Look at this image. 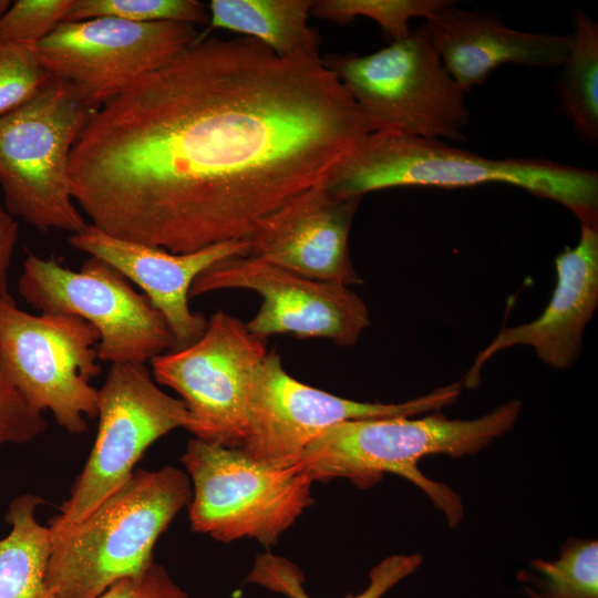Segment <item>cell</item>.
<instances>
[{
	"label": "cell",
	"mask_w": 598,
	"mask_h": 598,
	"mask_svg": "<svg viewBox=\"0 0 598 598\" xmlns=\"http://www.w3.org/2000/svg\"><path fill=\"white\" fill-rule=\"evenodd\" d=\"M367 134L322 58L203 33L90 115L71 189L105 234L189 254L246 239Z\"/></svg>",
	"instance_id": "obj_1"
},
{
	"label": "cell",
	"mask_w": 598,
	"mask_h": 598,
	"mask_svg": "<svg viewBox=\"0 0 598 598\" xmlns=\"http://www.w3.org/2000/svg\"><path fill=\"white\" fill-rule=\"evenodd\" d=\"M506 184L598 223V173L543 158L492 159L441 140L395 132L368 133L326 175L331 195L360 197L402 186L468 187Z\"/></svg>",
	"instance_id": "obj_2"
},
{
	"label": "cell",
	"mask_w": 598,
	"mask_h": 598,
	"mask_svg": "<svg viewBox=\"0 0 598 598\" xmlns=\"http://www.w3.org/2000/svg\"><path fill=\"white\" fill-rule=\"evenodd\" d=\"M522 409L511 400L474 420H451L437 412L421 419L393 416L351 420L328 427L303 451L298 466L312 482L347 478L360 488L377 484L384 473L410 481L444 513L450 527L463 517L461 497L427 478L419 462L433 454H476L516 422Z\"/></svg>",
	"instance_id": "obj_3"
},
{
	"label": "cell",
	"mask_w": 598,
	"mask_h": 598,
	"mask_svg": "<svg viewBox=\"0 0 598 598\" xmlns=\"http://www.w3.org/2000/svg\"><path fill=\"white\" fill-rule=\"evenodd\" d=\"M190 499L184 471L135 470L87 517L52 542L48 598H96L116 581L142 574L154 561L158 537Z\"/></svg>",
	"instance_id": "obj_4"
},
{
	"label": "cell",
	"mask_w": 598,
	"mask_h": 598,
	"mask_svg": "<svg viewBox=\"0 0 598 598\" xmlns=\"http://www.w3.org/2000/svg\"><path fill=\"white\" fill-rule=\"evenodd\" d=\"M92 113L71 83L53 78L0 116V188L14 218L43 233L76 234L89 225L74 200L69 167Z\"/></svg>",
	"instance_id": "obj_5"
},
{
	"label": "cell",
	"mask_w": 598,
	"mask_h": 598,
	"mask_svg": "<svg viewBox=\"0 0 598 598\" xmlns=\"http://www.w3.org/2000/svg\"><path fill=\"white\" fill-rule=\"evenodd\" d=\"M322 63L354 101L368 133L465 141V92L443 66L424 24L373 53Z\"/></svg>",
	"instance_id": "obj_6"
},
{
	"label": "cell",
	"mask_w": 598,
	"mask_h": 598,
	"mask_svg": "<svg viewBox=\"0 0 598 598\" xmlns=\"http://www.w3.org/2000/svg\"><path fill=\"white\" fill-rule=\"evenodd\" d=\"M181 461L192 484V530L219 542L274 545L313 502V482L298 465L271 466L197 437Z\"/></svg>",
	"instance_id": "obj_7"
},
{
	"label": "cell",
	"mask_w": 598,
	"mask_h": 598,
	"mask_svg": "<svg viewBox=\"0 0 598 598\" xmlns=\"http://www.w3.org/2000/svg\"><path fill=\"white\" fill-rule=\"evenodd\" d=\"M97 330L70 313L32 315L0 296V361L10 381L35 411L49 410L71 434L97 416L101 372Z\"/></svg>",
	"instance_id": "obj_8"
},
{
	"label": "cell",
	"mask_w": 598,
	"mask_h": 598,
	"mask_svg": "<svg viewBox=\"0 0 598 598\" xmlns=\"http://www.w3.org/2000/svg\"><path fill=\"white\" fill-rule=\"evenodd\" d=\"M97 434L70 496L50 520L52 542L69 533L133 474L144 452L171 431L189 430L186 404L157 386L145 364H111L99 389Z\"/></svg>",
	"instance_id": "obj_9"
},
{
	"label": "cell",
	"mask_w": 598,
	"mask_h": 598,
	"mask_svg": "<svg viewBox=\"0 0 598 598\" xmlns=\"http://www.w3.org/2000/svg\"><path fill=\"white\" fill-rule=\"evenodd\" d=\"M18 292L40 313H70L92 324L100 334L101 361L145 364L175 349L166 320L150 299L96 257L74 271L29 252Z\"/></svg>",
	"instance_id": "obj_10"
},
{
	"label": "cell",
	"mask_w": 598,
	"mask_h": 598,
	"mask_svg": "<svg viewBox=\"0 0 598 598\" xmlns=\"http://www.w3.org/2000/svg\"><path fill=\"white\" fill-rule=\"evenodd\" d=\"M268 350L240 319L217 310L193 344L151 360L154 380L181 395L188 430L208 443L240 448L255 375Z\"/></svg>",
	"instance_id": "obj_11"
},
{
	"label": "cell",
	"mask_w": 598,
	"mask_h": 598,
	"mask_svg": "<svg viewBox=\"0 0 598 598\" xmlns=\"http://www.w3.org/2000/svg\"><path fill=\"white\" fill-rule=\"evenodd\" d=\"M461 386L458 381L402 403L359 402L298 381L285 370L280 355L268 351L255 375L240 448L271 466H295L306 447L332 425L437 411L457 399Z\"/></svg>",
	"instance_id": "obj_12"
},
{
	"label": "cell",
	"mask_w": 598,
	"mask_h": 598,
	"mask_svg": "<svg viewBox=\"0 0 598 598\" xmlns=\"http://www.w3.org/2000/svg\"><path fill=\"white\" fill-rule=\"evenodd\" d=\"M198 34L189 23L96 18L61 22L34 45V51L49 74L71 83L95 112L135 81L172 61Z\"/></svg>",
	"instance_id": "obj_13"
},
{
	"label": "cell",
	"mask_w": 598,
	"mask_h": 598,
	"mask_svg": "<svg viewBox=\"0 0 598 598\" xmlns=\"http://www.w3.org/2000/svg\"><path fill=\"white\" fill-rule=\"evenodd\" d=\"M224 289L251 290L261 297L246 327L265 340L291 334L351 347L370 323L367 305L349 286L310 279L251 256L214 264L195 279L189 297Z\"/></svg>",
	"instance_id": "obj_14"
},
{
	"label": "cell",
	"mask_w": 598,
	"mask_h": 598,
	"mask_svg": "<svg viewBox=\"0 0 598 598\" xmlns=\"http://www.w3.org/2000/svg\"><path fill=\"white\" fill-rule=\"evenodd\" d=\"M360 197L329 194L320 184L261 219L246 238L248 254L310 279L360 283L349 233Z\"/></svg>",
	"instance_id": "obj_15"
},
{
	"label": "cell",
	"mask_w": 598,
	"mask_h": 598,
	"mask_svg": "<svg viewBox=\"0 0 598 598\" xmlns=\"http://www.w3.org/2000/svg\"><path fill=\"white\" fill-rule=\"evenodd\" d=\"M68 240L73 248L105 261L144 291L166 320L175 340L174 350L193 344L206 329L207 319L193 312L188 305L195 279L223 259L248 254L247 239L173 254L110 236L92 224L71 234Z\"/></svg>",
	"instance_id": "obj_16"
},
{
	"label": "cell",
	"mask_w": 598,
	"mask_h": 598,
	"mask_svg": "<svg viewBox=\"0 0 598 598\" xmlns=\"http://www.w3.org/2000/svg\"><path fill=\"white\" fill-rule=\"evenodd\" d=\"M555 266L556 286L543 313L529 323L501 330L464 377L466 388H475L482 365L509 347H532L555 369L569 368L578 358L585 328L598 306V224L580 221L577 245L558 255Z\"/></svg>",
	"instance_id": "obj_17"
},
{
	"label": "cell",
	"mask_w": 598,
	"mask_h": 598,
	"mask_svg": "<svg viewBox=\"0 0 598 598\" xmlns=\"http://www.w3.org/2000/svg\"><path fill=\"white\" fill-rule=\"evenodd\" d=\"M424 27L443 66L465 93L506 63L560 66L571 44V34L514 30L448 0L425 19Z\"/></svg>",
	"instance_id": "obj_18"
},
{
	"label": "cell",
	"mask_w": 598,
	"mask_h": 598,
	"mask_svg": "<svg viewBox=\"0 0 598 598\" xmlns=\"http://www.w3.org/2000/svg\"><path fill=\"white\" fill-rule=\"evenodd\" d=\"M315 0H212L209 30L255 39L280 58L320 59L321 39L308 24Z\"/></svg>",
	"instance_id": "obj_19"
},
{
	"label": "cell",
	"mask_w": 598,
	"mask_h": 598,
	"mask_svg": "<svg viewBox=\"0 0 598 598\" xmlns=\"http://www.w3.org/2000/svg\"><path fill=\"white\" fill-rule=\"evenodd\" d=\"M43 503L35 494H22L9 505L6 522L11 529L0 538V598H48L52 539L49 527L35 517Z\"/></svg>",
	"instance_id": "obj_20"
},
{
	"label": "cell",
	"mask_w": 598,
	"mask_h": 598,
	"mask_svg": "<svg viewBox=\"0 0 598 598\" xmlns=\"http://www.w3.org/2000/svg\"><path fill=\"white\" fill-rule=\"evenodd\" d=\"M569 52L560 65L557 95L577 137L598 145V24L577 10Z\"/></svg>",
	"instance_id": "obj_21"
},
{
	"label": "cell",
	"mask_w": 598,
	"mask_h": 598,
	"mask_svg": "<svg viewBox=\"0 0 598 598\" xmlns=\"http://www.w3.org/2000/svg\"><path fill=\"white\" fill-rule=\"evenodd\" d=\"M420 554L391 555L382 559L369 573L368 587L347 598H381L399 581L414 573L421 565ZM247 581L262 586L288 598H311L307 595L303 574L290 560L270 553L259 554Z\"/></svg>",
	"instance_id": "obj_22"
},
{
	"label": "cell",
	"mask_w": 598,
	"mask_h": 598,
	"mask_svg": "<svg viewBox=\"0 0 598 598\" xmlns=\"http://www.w3.org/2000/svg\"><path fill=\"white\" fill-rule=\"evenodd\" d=\"M538 578L532 598H598V542L568 539L556 560L532 563Z\"/></svg>",
	"instance_id": "obj_23"
},
{
	"label": "cell",
	"mask_w": 598,
	"mask_h": 598,
	"mask_svg": "<svg viewBox=\"0 0 598 598\" xmlns=\"http://www.w3.org/2000/svg\"><path fill=\"white\" fill-rule=\"evenodd\" d=\"M447 0H315L310 13L338 25L358 17L375 21L391 41L408 37L414 18L426 19Z\"/></svg>",
	"instance_id": "obj_24"
},
{
	"label": "cell",
	"mask_w": 598,
	"mask_h": 598,
	"mask_svg": "<svg viewBox=\"0 0 598 598\" xmlns=\"http://www.w3.org/2000/svg\"><path fill=\"white\" fill-rule=\"evenodd\" d=\"M114 18L137 23L206 24L209 13L197 0H74L63 22Z\"/></svg>",
	"instance_id": "obj_25"
},
{
	"label": "cell",
	"mask_w": 598,
	"mask_h": 598,
	"mask_svg": "<svg viewBox=\"0 0 598 598\" xmlns=\"http://www.w3.org/2000/svg\"><path fill=\"white\" fill-rule=\"evenodd\" d=\"M74 0H17L0 17V48L37 45L63 22Z\"/></svg>",
	"instance_id": "obj_26"
},
{
	"label": "cell",
	"mask_w": 598,
	"mask_h": 598,
	"mask_svg": "<svg viewBox=\"0 0 598 598\" xmlns=\"http://www.w3.org/2000/svg\"><path fill=\"white\" fill-rule=\"evenodd\" d=\"M52 79L33 45L0 48V116L25 103Z\"/></svg>",
	"instance_id": "obj_27"
},
{
	"label": "cell",
	"mask_w": 598,
	"mask_h": 598,
	"mask_svg": "<svg viewBox=\"0 0 598 598\" xmlns=\"http://www.w3.org/2000/svg\"><path fill=\"white\" fill-rule=\"evenodd\" d=\"M45 429L42 413L28 404L0 361V445L30 443L44 433Z\"/></svg>",
	"instance_id": "obj_28"
},
{
	"label": "cell",
	"mask_w": 598,
	"mask_h": 598,
	"mask_svg": "<svg viewBox=\"0 0 598 598\" xmlns=\"http://www.w3.org/2000/svg\"><path fill=\"white\" fill-rule=\"evenodd\" d=\"M96 598H188V595L154 560L142 574L116 581Z\"/></svg>",
	"instance_id": "obj_29"
},
{
	"label": "cell",
	"mask_w": 598,
	"mask_h": 598,
	"mask_svg": "<svg viewBox=\"0 0 598 598\" xmlns=\"http://www.w3.org/2000/svg\"><path fill=\"white\" fill-rule=\"evenodd\" d=\"M19 226L4 204L0 202V296L8 292V270L18 239Z\"/></svg>",
	"instance_id": "obj_30"
},
{
	"label": "cell",
	"mask_w": 598,
	"mask_h": 598,
	"mask_svg": "<svg viewBox=\"0 0 598 598\" xmlns=\"http://www.w3.org/2000/svg\"><path fill=\"white\" fill-rule=\"evenodd\" d=\"M10 4L11 1L9 0H0V17L7 11Z\"/></svg>",
	"instance_id": "obj_31"
}]
</instances>
